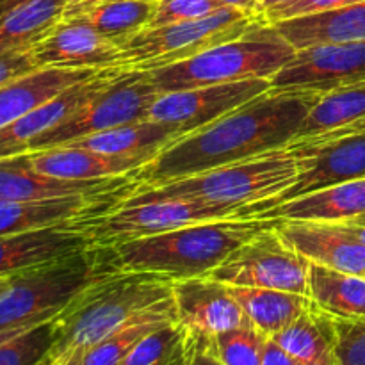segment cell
Returning a JSON list of instances; mask_svg holds the SVG:
<instances>
[{"instance_id": "cell-49", "label": "cell", "mask_w": 365, "mask_h": 365, "mask_svg": "<svg viewBox=\"0 0 365 365\" xmlns=\"http://www.w3.org/2000/svg\"><path fill=\"white\" fill-rule=\"evenodd\" d=\"M7 284H9V278H0V292L7 287Z\"/></svg>"}, {"instance_id": "cell-22", "label": "cell", "mask_w": 365, "mask_h": 365, "mask_svg": "<svg viewBox=\"0 0 365 365\" xmlns=\"http://www.w3.org/2000/svg\"><path fill=\"white\" fill-rule=\"evenodd\" d=\"M294 50L314 45L365 41V2L271 24Z\"/></svg>"}, {"instance_id": "cell-38", "label": "cell", "mask_w": 365, "mask_h": 365, "mask_svg": "<svg viewBox=\"0 0 365 365\" xmlns=\"http://www.w3.org/2000/svg\"><path fill=\"white\" fill-rule=\"evenodd\" d=\"M365 2V0H287L285 4L273 7L262 16L264 24L271 25L289 18L305 16V14L321 13V11L339 9V7L351 6V4Z\"/></svg>"}, {"instance_id": "cell-16", "label": "cell", "mask_w": 365, "mask_h": 365, "mask_svg": "<svg viewBox=\"0 0 365 365\" xmlns=\"http://www.w3.org/2000/svg\"><path fill=\"white\" fill-rule=\"evenodd\" d=\"M173 298L178 323L192 337H214L252 324L223 282L207 277L175 280Z\"/></svg>"}, {"instance_id": "cell-32", "label": "cell", "mask_w": 365, "mask_h": 365, "mask_svg": "<svg viewBox=\"0 0 365 365\" xmlns=\"http://www.w3.org/2000/svg\"><path fill=\"white\" fill-rule=\"evenodd\" d=\"M155 4L148 0H103L70 20L89 25L103 38L121 46L132 36L148 27Z\"/></svg>"}, {"instance_id": "cell-48", "label": "cell", "mask_w": 365, "mask_h": 365, "mask_svg": "<svg viewBox=\"0 0 365 365\" xmlns=\"http://www.w3.org/2000/svg\"><path fill=\"white\" fill-rule=\"evenodd\" d=\"M29 2V0H0V20L6 16L7 13H11L13 9H16L21 4Z\"/></svg>"}, {"instance_id": "cell-17", "label": "cell", "mask_w": 365, "mask_h": 365, "mask_svg": "<svg viewBox=\"0 0 365 365\" xmlns=\"http://www.w3.org/2000/svg\"><path fill=\"white\" fill-rule=\"evenodd\" d=\"M282 241L312 264L342 273H365V246L334 221L274 220Z\"/></svg>"}, {"instance_id": "cell-28", "label": "cell", "mask_w": 365, "mask_h": 365, "mask_svg": "<svg viewBox=\"0 0 365 365\" xmlns=\"http://www.w3.org/2000/svg\"><path fill=\"white\" fill-rule=\"evenodd\" d=\"M228 287L235 302L248 316L250 323L269 339L291 327L312 305L310 296L298 294V292L239 287V285H228Z\"/></svg>"}, {"instance_id": "cell-45", "label": "cell", "mask_w": 365, "mask_h": 365, "mask_svg": "<svg viewBox=\"0 0 365 365\" xmlns=\"http://www.w3.org/2000/svg\"><path fill=\"white\" fill-rule=\"evenodd\" d=\"M36 324H39V323H29V324H20V327L0 328V346H2L4 342L11 341V339H13V337H16V335L24 334V331L29 330V328L36 327Z\"/></svg>"}, {"instance_id": "cell-37", "label": "cell", "mask_w": 365, "mask_h": 365, "mask_svg": "<svg viewBox=\"0 0 365 365\" xmlns=\"http://www.w3.org/2000/svg\"><path fill=\"white\" fill-rule=\"evenodd\" d=\"M339 365H365V321L337 319Z\"/></svg>"}, {"instance_id": "cell-20", "label": "cell", "mask_w": 365, "mask_h": 365, "mask_svg": "<svg viewBox=\"0 0 365 365\" xmlns=\"http://www.w3.org/2000/svg\"><path fill=\"white\" fill-rule=\"evenodd\" d=\"M130 191L106 195H73L31 202H0V237L86 220L116 209Z\"/></svg>"}, {"instance_id": "cell-36", "label": "cell", "mask_w": 365, "mask_h": 365, "mask_svg": "<svg viewBox=\"0 0 365 365\" xmlns=\"http://www.w3.org/2000/svg\"><path fill=\"white\" fill-rule=\"evenodd\" d=\"M220 0H159L148 27L180 24V21L200 20L223 9Z\"/></svg>"}, {"instance_id": "cell-19", "label": "cell", "mask_w": 365, "mask_h": 365, "mask_svg": "<svg viewBox=\"0 0 365 365\" xmlns=\"http://www.w3.org/2000/svg\"><path fill=\"white\" fill-rule=\"evenodd\" d=\"M135 184L130 175L98 180H63L38 173L29 164L27 153L0 159V202H31L73 195H106L130 191Z\"/></svg>"}, {"instance_id": "cell-33", "label": "cell", "mask_w": 365, "mask_h": 365, "mask_svg": "<svg viewBox=\"0 0 365 365\" xmlns=\"http://www.w3.org/2000/svg\"><path fill=\"white\" fill-rule=\"evenodd\" d=\"M192 335L180 323H170L146 335L120 365H189Z\"/></svg>"}, {"instance_id": "cell-25", "label": "cell", "mask_w": 365, "mask_h": 365, "mask_svg": "<svg viewBox=\"0 0 365 365\" xmlns=\"http://www.w3.org/2000/svg\"><path fill=\"white\" fill-rule=\"evenodd\" d=\"M271 341L302 365H339L335 317L314 302L291 327Z\"/></svg>"}, {"instance_id": "cell-14", "label": "cell", "mask_w": 365, "mask_h": 365, "mask_svg": "<svg viewBox=\"0 0 365 365\" xmlns=\"http://www.w3.org/2000/svg\"><path fill=\"white\" fill-rule=\"evenodd\" d=\"M121 70L123 68L120 66L102 68V70L95 71L91 77L70 86L57 96L50 98L48 102L41 103L31 113L24 114L7 127L0 128V159L29 153L32 143L39 135L59 125L78 107L84 106L88 100H91L93 96L103 91L107 86L113 84Z\"/></svg>"}, {"instance_id": "cell-47", "label": "cell", "mask_w": 365, "mask_h": 365, "mask_svg": "<svg viewBox=\"0 0 365 365\" xmlns=\"http://www.w3.org/2000/svg\"><path fill=\"white\" fill-rule=\"evenodd\" d=\"M223 6H230V7H237V9L246 11V13L255 14V2L257 0H220Z\"/></svg>"}, {"instance_id": "cell-12", "label": "cell", "mask_w": 365, "mask_h": 365, "mask_svg": "<svg viewBox=\"0 0 365 365\" xmlns=\"http://www.w3.org/2000/svg\"><path fill=\"white\" fill-rule=\"evenodd\" d=\"M365 84V41L314 45L296 56L269 78L271 91L316 95Z\"/></svg>"}, {"instance_id": "cell-24", "label": "cell", "mask_w": 365, "mask_h": 365, "mask_svg": "<svg viewBox=\"0 0 365 365\" xmlns=\"http://www.w3.org/2000/svg\"><path fill=\"white\" fill-rule=\"evenodd\" d=\"M98 70L38 68L31 73L0 86V128L59 95L70 86L91 77Z\"/></svg>"}, {"instance_id": "cell-51", "label": "cell", "mask_w": 365, "mask_h": 365, "mask_svg": "<svg viewBox=\"0 0 365 365\" xmlns=\"http://www.w3.org/2000/svg\"><path fill=\"white\" fill-rule=\"evenodd\" d=\"M362 277H365V273H364V274H362Z\"/></svg>"}, {"instance_id": "cell-42", "label": "cell", "mask_w": 365, "mask_h": 365, "mask_svg": "<svg viewBox=\"0 0 365 365\" xmlns=\"http://www.w3.org/2000/svg\"><path fill=\"white\" fill-rule=\"evenodd\" d=\"M100 2H103V0H68L63 20H70V18L78 16L81 13L88 11L89 7L96 6V4H100Z\"/></svg>"}, {"instance_id": "cell-34", "label": "cell", "mask_w": 365, "mask_h": 365, "mask_svg": "<svg viewBox=\"0 0 365 365\" xmlns=\"http://www.w3.org/2000/svg\"><path fill=\"white\" fill-rule=\"evenodd\" d=\"M56 337V317L43 321L0 346V365H43Z\"/></svg>"}, {"instance_id": "cell-44", "label": "cell", "mask_w": 365, "mask_h": 365, "mask_svg": "<svg viewBox=\"0 0 365 365\" xmlns=\"http://www.w3.org/2000/svg\"><path fill=\"white\" fill-rule=\"evenodd\" d=\"M341 223L353 237L365 246V220H353V221H337Z\"/></svg>"}, {"instance_id": "cell-26", "label": "cell", "mask_w": 365, "mask_h": 365, "mask_svg": "<svg viewBox=\"0 0 365 365\" xmlns=\"http://www.w3.org/2000/svg\"><path fill=\"white\" fill-rule=\"evenodd\" d=\"M185 135L180 128L173 125L160 123L153 120H143L138 123L123 125V127L110 128L98 132L88 138L68 143L77 148L91 150V152L106 153V155H128V157H148L150 160L166 148L175 139Z\"/></svg>"}, {"instance_id": "cell-39", "label": "cell", "mask_w": 365, "mask_h": 365, "mask_svg": "<svg viewBox=\"0 0 365 365\" xmlns=\"http://www.w3.org/2000/svg\"><path fill=\"white\" fill-rule=\"evenodd\" d=\"M38 70L32 61L31 48L24 50V52H13L0 56V86L7 84V82L14 81L18 77L31 73V71Z\"/></svg>"}, {"instance_id": "cell-10", "label": "cell", "mask_w": 365, "mask_h": 365, "mask_svg": "<svg viewBox=\"0 0 365 365\" xmlns=\"http://www.w3.org/2000/svg\"><path fill=\"white\" fill-rule=\"evenodd\" d=\"M310 260L289 248L273 227L239 246L207 278L239 287H262L309 296Z\"/></svg>"}, {"instance_id": "cell-2", "label": "cell", "mask_w": 365, "mask_h": 365, "mask_svg": "<svg viewBox=\"0 0 365 365\" xmlns=\"http://www.w3.org/2000/svg\"><path fill=\"white\" fill-rule=\"evenodd\" d=\"M273 223L274 220L227 217L110 246L121 271L155 273L173 282L187 280L207 277L239 246Z\"/></svg>"}, {"instance_id": "cell-50", "label": "cell", "mask_w": 365, "mask_h": 365, "mask_svg": "<svg viewBox=\"0 0 365 365\" xmlns=\"http://www.w3.org/2000/svg\"><path fill=\"white\" fill-rule=\"evenodd\" d=\"M148 2H159V0H148Z\"/></svg>"}, {"instance_id": "cell-43", "label": "cell", "mask_w": 365, "mask_h": 365, "mask_svg": "<svg viewBox=\"0 0 365 365\" xmlns=\"http://www.w3.org/2000/svg\"><path fill=\"white\" fill-rule=\"evenodd\" d=\"M84 349H75V351L68 353V355L59 356L56 360H48L43 365H84Z\"/></svg>"}, {"instance_id": "cell-29", "label": "cell", "mask_w": 365, "mask_h": 365, "mask_svg": "<svg viewBox=\"0 0 365 365\" xmlns=\"http://www.w3.org/2000/svg\"><path fill=\"white\" fill-rule=\"evenodd\" d=\"M170 323H178L173 294L135 314L113 335L89 348L84 353V365H120L146 335Z\"/></svg>"}, {"instance_id": "cell-11", "label": "cell", "mask_w": 365, "mask_h": 365, "mask_svg": "<svg viewBox=\"0 0 365 365\" xmlns=\"http://www.w3.org/2000/svg\"><path fill=\"white\" fill-rule=\"evenodd\" d=\"M239 207L207 200H164L116 207L91 220V234L96 245H116L132 239L164 234L195 223L235 217Z\"/></svg>"}, {"instance_id": "cell-8", "label": "cell", "mask_w": 365, "mask_h": 365, "mask_svg": "<svg viewBox=\"0 0 365 365\" xmlns=\"http://www.w3.org/2000/svg\"><path fill=\"white\" fill-rule=\"evenodd\" d=\"M159 96L160 91L150 81L148 71L123 68L113 84L39 135L29 153L57 148L98 132L148 120L150 107Z\"/></svg>"}, {"instance_id": "cell-30", "label": "cell", "mask_w": 365, "mask_h": 365, "mask_svg": "<svg viewBox=\"0 0 365 365\" xmlns=\"http://www.w3.org/2000/svg\"><path fill=\"white\" fill-rule=\"evenodd\" d=\"M309 296L337 319L365 321V277L310 262Z\"/></svg>"}, {"instance_id": "cell-4", "label": "cell", "mask_w": 365, "mask_h": 365, "mask_svg": "<svg viewBox=\"0 0 365 365\" xmlns=\"http://www.w3.org/2000/svg\"><path fill=\"white\" fill-rule=\"evenodd\" d=\"M120 271L113 246L95 245L9 277L0 292V328L52 319L84 289Z\"/></svg>"}, {"instance_id": "cell-35", "label": "cell", "mask_w": 365, "mask_h": 365, "mask_svg": "<svg viewBox=\"0 0 365 365\" xmlns=\"http://www.w3.org/2000/svg\"><path fill=\"white\" fill-rule=\"evenodd\" d=\"M269 337L253 324L210 337V348L223 365H262Z\"/></svg>"}, {"instance_id": "cell-15", "label": "cell", "mask_w": 365, "mask_h": 365, "mask_svg": "<svg viewBox=\"0 0 365 365\" xmlns=\"http://www.w3.org/2000/svg\"><path fill=\"white\" fill-rule=\"evenodd\" d=\"M91 220L93 217L64 221L52 227L0 237V278L14 277L21 271L95 246Z\"/></svg>"}, {"instance_id": "cell-40", "label": "cell", "mask_w": 365, "mask_h": 365, "mask_svg": "<svg viewBox=\"0 0 365 365\" xmlns=\"http://www.w3.org/2000/svg\"><path fill=\"white\" fill-rule=\"evenodd\" d=\"M189 365H223L210 348V337H192V353Z\"/></svg>"}, {"instance_id": "cell-41", "label": "cell", "mask_w": 365, "mask_h": 365, "mask_svg": "<svg viewBox=\"0 0 365 365\" xmlns=\"http://www.w3.org/2000/svg\"><path fill=\"white\" fill-rule=\"evenodd\" d=\"M262 365H302L296 362L291 355L284 351L278 344H274L273 341H267L266 349H264V364Z\"/></svg>"}, {"instance_id": "cell-3", "label": "cell", "mask_w": 365, "mask_h": 365, "mask_svg": "<svg viewBox=\"0 0 365 365\" xmlns=\"http://www.w3.org/2000/svg\"><path fill=\"white\" fill-rule=\"evenodd\" d=\"M173 294V280L155 273L120 271L95 282L56 316L57 337L48 360L96 346L135 314Z\"/></svg>"}, {"instance_id": "cell-9", "label": "cell", "mask_w": 365, "mask_h": 365, "mask_svg": "<svg viewBox=\"0 0 365 365\" xmlns=\"http://www.w3.org/2000/svg\"><path fill=\"white\" fill-rule=\"evenodd\" d=\"M299 159L296 180L278 195L239 209L241 220H250L291 200L365 178V130L342 135H316L289 143Z\"/></svg>"}, {"instance_id": "cell-23", "label": "cell", "mask_w": 365, "mask_h": 365, "mask_svg": "<svg viewBox=\"0 0 365 365\" xmlns=\"http://www.w3.org/2000/svg\"><path fill=\"white\" fill-rule=\"evenodd\" d=\"M255 220L353 221L365 220V178L344 182L291 200L255 216Z\"/></svg>"}, {"instance_id": "cell-27", "label": "cell", "mask_w": 365, "mask_h": 365, "mask_svg": "<svg viewBox=\"0 0 365 365\" xmlns=\"http://www.w3.org/2000/svg\"><path fill=\"white\" fill-rule=\"evenodd\" d=\"M362 130H365V84L319 95L294 139Z\"/></svg>"}, {"instance_id": "cell-1", "label": "cell", "mask_w": 365, "mask_h": 365, "mask_svg": "<svg viewBox=\"0 0 365 365\" xmlns=\"http://www.w3.org/2000/svg\"><path fill=\"white\" fill-rule=\"evenodd\" d=\"M317 98L316 93L271 89L255 96L160 150L132 173L134 191L285 148L296 138Z\"/></svg>"}, {"instance_id": "cell-6", "label": "cell", "mask_w": 365, "mask_h": 365, "mask_svg": "<svg viewBox=\"0 0 365 365\" xmlns=\"http://www.w3.org/2000/svg\"><path fill=\"white\" fill-rule=\"evenodd\" d=\"M294 56V46L271 25L259 24L241 38L221 43L189 59L150 70L148 77L160 95L252 78L269 81Z\"/></svg>"}, {"instance_id": "cell-21", "label": "cell", "mask_w": 365, "mask_h": 365, "mask_svg": "<svg viewBox=\"0 0 365 365\" xmlns=\"http://www.w3.org/2000/svg\"><path fill=\"white\" fill-rule=\"evenodd\" d=\"M27 159L38 173L63 178V180H98V178L123 177L138 171L150 160L148 157L141 155H106L71 145L27 153Z\"/></svg>"}, {"instance_id": "cell-13", "label": "cell", "mask_w": 365, "mask_h": 365, "mask_svg": "<svg viewBox=\"0 0 365 365\" xmlns=\"http://www.w3.org/2000/svg\"><path fill=\"white\" fill-rule=\"evenodd\" d=\"M269 91V81L230 82V84L203 86L184 91L164 93L150 107L148 120L173 125L184 134L205 127L250 102L255 96Z\"/></svg>"}, {"instance_id": "cell-18", "label": "cell", "mask_w": 365, "mask_h": 365, "mask_svg": "<svg viewBox=\"0 0 365 365\" xmlns=\"http://www.w3.org/2000/svg\"><path fill=\"white\" fill-rule=\"evenodd\" d=\"M36 68L102 70L121 68V48L78 20H61L31 48Z\"/></svg>"}, {"instance_id": "cell-31", "label": "cell", "mask_w": 365, "mask_h": 365, "mask_svg": "<svg viewBox=\"0 0 365 365\" xmlns=\"http://www.w3.org/2000/svg\"><path fill=\"white\" fill-rule=\"evenodd\" d=\"M68 0H29L0 20V56L24 52L45 38L64 16Z\"/></svg>"}, {"instance_id": "cell-5", "label": "cell", "mask_w": 365, "mask_h": 365, "mask_svg": "<svg viewBox=\"0 0 365 365\" xmlns=\"http://www.w3.org/2000/svg\"><path fill=\"white\" fill-rule=\"evenodd\" d=\"M299 166L302 164L298 155L287 145L285 148L273 150L241 163L212 168L191 177L134 191L125 196L118 207L191 198L230 203L242 209L287 189L298 177Z\"/></svg>"}, {"instance_id": "cell-7", "label": "cell", "mask_w": 365, "mask_h": 365, "mask_svg": "<svg viewBox=\"0 0 365 365\" xmlns=\"http://www.w3.org/2000/svg\"><path fill=\"white\" fill-rule=\"evenodd\" d=\"M260 21L255 14L237 7H223L200 20L180 21L163 27H145L120 46L121 68L157 70L202 53L221 43L241 38Z\"/></svg>"}, {"instance_id": "cell-46", "label": "cell", "mask_w": 365, "mask_h": 365, "mask_svg": "<svg viewBox=\"0 0 365 365\" xmlns=\"http://www.w3.org/2000/svg\"><path fill=\"white\" fill-rule=\"evenodd\" d=\"M287 0H257L255 2V16L259 18L260 21H262V16L267 13V11H271L273 7L280 6V4H285Z\"/></svg>"}]
</instances>
